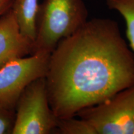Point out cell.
I'll return each instance as SVG.
<instances>
[{
  "instance_id": "cell-9",
  "label": "cell",
  "mask_w": 134,
  "mask_h": 134,
  "mask_svg": "<svg viewBox=\"0 0 134 134\" xmlns=\"http://www.w3.org/2000/svg\"><path fill=\"white\" fill-rule=\"evenodd\" d=\"M55 133L61 134H96V132L86 120L75 118L58 119Z\"/></svg>"
},
{
  "instance_id": "cell-7",
  "label": "cell",
  "mask_w": 134,
  "mask_h": 134,
  "mask_svg": "<svg viewBox=\"0 0 134 134\" xmlns=\"http://www.w3.org/2000/svg\"><path fill=\"white\" fill-rule=\"evenodd\" d=\"M38 0H13L11 9L22 34L34 43L36 37Z\"/></svg>"
},
{
  "instance_id": "cell-5",
  "label": "cell",
  "mask_w": 134,
  "mask_h": 134,
  "mask_svg": "<svg viewBox=\"0 0 134 134\" xmlns=\"http://www.w3.org/2000/svg\"><path fill=\"white\" fill-rule=\"evenodd\" d=\"M49 57L46 53H33L0 68V103L15 110L24 88L35 80L46 76Z\"/></svg>"
},
{
  "instance_id": "cell-3",
  "label": "cell",
  "mask_w": 134,
  "mask_h": 134,
  "mask_svg": "<svg viewBox=\"0 0 134 134\" xmlns=\"http://www.w3.org/2000/svg\"><path fill=\"white\" fill-rule=\"evenodd\" d=\"M50 106L45 77L35 80L20 95L15 107L12 134H49L58 123Z\"/></svg>"
},
{
  "instance_id": "cell-8",
  "label": "cell",
  "mask_w": 134,
  "mask_h": 134,
  "mask_svg": "<svg viewBox=\"0 0 134 134\" xmlns=\"http://www.w3.org/2000/svg\"><path fill=\"white\" fill-rule=\"evenodd\" d=\"M110 9L114 10L122 16L126 25V35L134 52V0H105Z\"/></svg>"
},
{
  "instance_id": "cell-4",
  "label": "cell",
  "mask_w": 134,
  "mask_h": 134,
  "mask_svg": "<svg viewBox=\"0 0 134 134\" xmlns=\"http://www.w3.org/2000/svg\"><path fill=\"white\" fill-rule=\"evenodd\" d=\"M76 115L88 122L96 134H134V85Z\"/></svg>"
},
{
  "instance_id": "cell-6",
  "label": "cell",
  "mask_w": 134,
  "mask_h": 134,
  "mask_svg": "<svg viewBox=\"0 0 134 134\" xmlns=\"http://www.w3.org/2000/svg\"><path fill=\"white\" fill-rule=\"evenodd\" d=\"M33 45L20 32L11 8L0 16V68L31 55Z\"/></svg>"
},
{
  "instance_id": "cell-2",
  "label": "cell",
  "mask_w": 134,
  "mask_h": 134,
  "mask_svg": "<svg viewBox=\"0 0 134 134\" xmlns=\"http://www.w3.org/2000/svg\"><path fill=\"white\" fill-rule=\"evenodd\" d=\"M88 16L83 0H44L38 6L32 54L50 55L61 40L88 21Z\"/></svg>"
},
{
  "instance_id": "cell-11",
  "label": "cell",
  "mask_w": 134,
  "mask_h": 134,
  "mask_svg": "<svg viewBox=\"0 0 134 134\" xmlns=\"http://www.w3.org/2000/svg\"><path fill=\"white\" fill-rule=\"evenodd\" d=\"M13 0H0V16L12 7Z\"/></svg>"
},
{
  "instance_id": "cell-1",
  "label": "cell",
  "mask_w": 134,
  "mask_h": 134,
  "mask_svg": "<svg viewBox=\"0 0 134 134\" xmlns=\"http://www.w3.org/2000/svg\"><path fill=\"white\" fill-rule=\"evenodd\" d=\"M45 78L56 117H75L134 85V54L117 22L94 18L58 42Z\"/></svg>"
},
{
  "instance_id": "cell-10",
  "label": "cell",
  "mask_w": 134,
  "mask_h": 134,
  "mask_svg": "<svg viewBox=\"0 0 134 134\" xmlns=\"http://www.w3.org/2000/svg\"><path fill=\"white\" fill-rule=\"evenodd\" d=\"M15 121V110L0 103V134H12Z\"/></svg>"
}]
</instances>
